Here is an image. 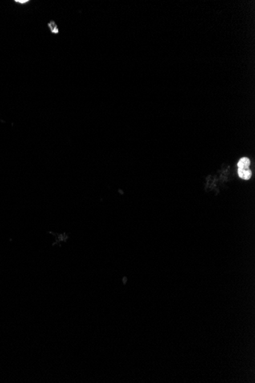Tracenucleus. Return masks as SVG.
I'll use <instances>...</instances> for the list:
<instances>
[{"label": "nucleus", "mask_w": 255, "mask_h": 383, "mask_svg": "<svg viewBox=\"0 0 255 383\" xmlns=\"http://www.w3.org/2000/svg\"><path fill=\"white\" fill-rule=\"evenodd\" d=\"M251 165V161L246 157L241 158L238 163V174L240 178L244 180H249L252 178V171L250 170L249 167Z\"/></svg>", "instance_id": "obj_1"}, {"label": "nucleus", "mask_w": 255, "mask_h": 383, "mask_svg": "<svg viewBox=\"0 0 255 383\" xmlns=\"http://www.w3.org/2000/svg\"><path fill=\"white\" fill-rule=\"evenodd\" d=\"M48 27L49 31H50L51 34H59V28H58V25H57V23H56L55 21H54V20H50V22L48 23Z\"/></svg>", "instance_id": "obj_2"}, {"label": "nucleus", "mask_w": 255, "mask_h": 383, "mask_svg": "<svg viewBox=\"0 0 255 383\" xmlns=\"http://www.w3.org/2000/svg\"><path fill=\"white\" fill-rule=\"evenodd\" d=\"M30 2L29 0H16L15 2L16 4H20V5H25V4L28 3V2Z\"/></svg>", "instance_id": "obj_3"}]
</instances>
